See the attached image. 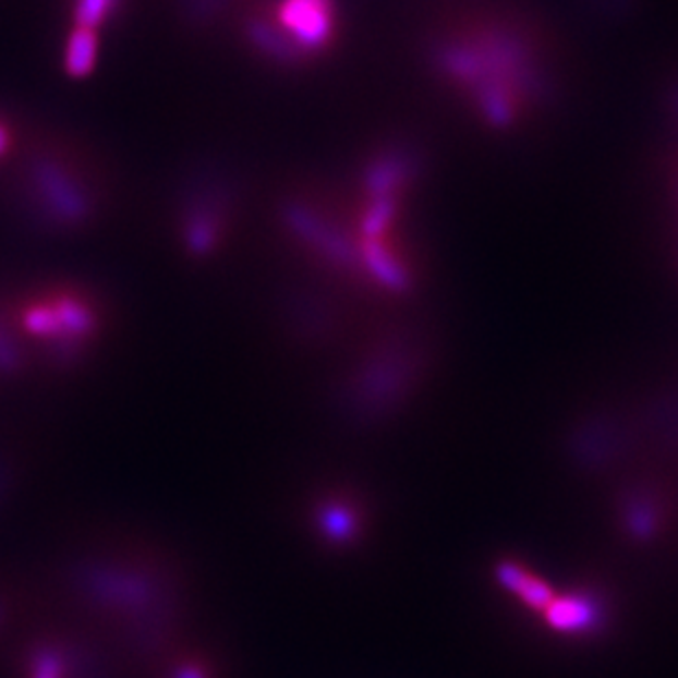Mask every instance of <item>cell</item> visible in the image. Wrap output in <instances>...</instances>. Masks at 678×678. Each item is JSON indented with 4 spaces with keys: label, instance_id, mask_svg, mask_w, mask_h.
<instances>
[{
    "label": "cell",
    "instance_id": "3957f363",
    "mask_svg": "<svg viewBox=\"0 0 678 678\" xmlns=\"http://www.w3.org/2000/svg\"><path fill=\"white\" fill-rule=\"evenodd\" d=\"M97 49H99L97 32L75 27L66 43V58H64L66 73L71 77H86L97 64Z\"/></svg>",
    "mask_w": 678,
    "mask_h": 678
},
{
    "label": "cell",
    "instance_id": "7a4b0ae2",
    "mask_svg": "<svg viewBox=\"0 0 678 678\" xmlns=\"http://www.w3.org/2000/svg\"><path fill=\"white\" fill-rule=\"evenodd\" d=\"M281 40H292L299 51L327 47L334 29L331 0H281L277 8Z\"/></svg>",
    "mask_w": 678,
    "mask_h": 678
},
{
    "label": "cell",
    "instance_id": "5b68a950",
    "mask_svg": "<svg viewBox=\"0 0 678 678\" xmlns=\"http://www.w3.org/2000/svg\"><path fill=\"white\" fill-rule=\"evenodd\" d=\"M117 5L119 0H75V23L77 27L97 32Z\"/></svg>",
    "mask_w": 678,
    "mask_h": 678
},
{
    "label": "cell",
    "instance_id": "8992f818",
    "mask_svg": "<svg viewBox=\"0 0 678 678\" xmlns=\"http://www.w3.org/2000/svg\"><path fill=\"white\" fill-rule=\"evenodd\" d=\"M8 147H10V134L3 125H0V156L8 152Z\"/></svg>",
    "mask_w": 678,
    "mask_h": 678
},
{
    "label": "cell",
    "instance_id": "6da1fadb",
    "mask_svg": "<svg viewBox=\"0 0 678 678\" xmlns=\"http://www.w3.org/2000/svg\"><path fill=\"white\" fill-rule=\"evenodd\" d=\"M435 64L450 88L492 125L523 121L545 90L538 43L514 27H459L439 36Z\"/></svg>",
    "mask_w": 678,
    "mask_h": 678
},
{
    "label": "cell",
    "instance_id": "277c9868",
    "mask_svg": "<svg viewBox=\"0 0 678 678\" xmlns=\"http://www.w3.org/2000/svg\"><path fill=\"white\" fill-rule=\"evenodd\" d=\"M51 307H53V312H56L60 334H75V336H82V334L90 331L93 325H95L93 312H90L82 301H77V299H73V296L60 299V301L51 303Z\"/></svg>",
    "mask_w": 678,
    "mask_h": 678
}]
</instances>
